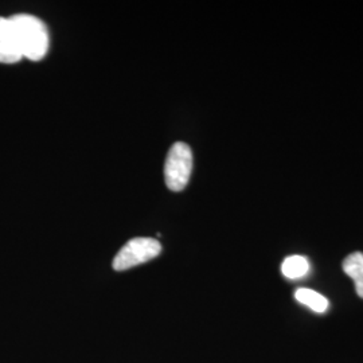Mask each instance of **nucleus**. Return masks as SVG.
<instances>
[{"mask_svg": "<svg viewBox=\"0 0 363 363\" xmlns=\"http://www.w3.org/2000/svg\"><path fill=\"white\" fill-rule=\"evenodd\" d=\"M19 50L23 58L40 61L49 52V31L46 25L34 15L16 13L10 16Z\"/></svg>", "mask_w": 363, "mask_h": 363, "instance_id": "f257e3e1", "label": "nucleus"}, {"mask_svg": "<svg viewBox=\"0 0 363 363\" xmlns=\"http://www.w3.org/2000/svg\"><path fill=\"white\" fill-rule=\"evenodd\" d=\"M193 171V151L186 143H175L164 164V181L171 191H182Z\"/></svg>", "mask_w": 363, "mask_h": 363, "instance_id": "f03ea898", "label": "nucleus"}, {"mask_svg": "<svg viewBox=\"0 0 363 363\" xmlns=\"http://www.w3.org/2000/svg\"><path fill=\"white\" fill-rule=\"evenodd\" d=\"M162 252V245L155 238L136 237L118 250L113 259L115 271H127L155 259Z\"/></svg>", "mask_w": 363, "mask_h": 363, "instance_id": "7ed1b4c3", "label": "nucleus"}, {"mask_svg": "<svg viewBox=\"0 0 363 363\" xmlns=\"http://www.w3.org/2000/svg\"><path fill=\"white\" fill-rule=\"evenodd\" d=\"M22 58L10 18L0 16V64H16Z\"/></svg>", "mask_w": 363, "mask_h": 363, "instance_id": "20e7f679", "label": "nucleus"}, {"mask_svg": "<svg viewBox=\"0 0 363 363\" xmlns=\"http://www.w3.org/2000/svg\"><path fill=\"white\" fill-rule=\"evenodd\" d=\"M343 271L354 280L355 291L363 298V253L354 252L343 261Z\"/></svg>", "mask_w": 363, "mask_h": 363, "instance_id": "39448f33", "label": "nucleus"}, {"mask_svg": "<svg viewBox=\"0 0 363 363\" xmlns=\"http://www.w3.org/2000/svg\"><path fill=\"white\" fill-rule=\"evenodd\" d=\"M295 298L298 300V303L307 306L308 308H311L312 311L318 312V313H323V312L328 310V300L318 294L316 291H312L308 288H300L295 294Z\"/></svg>", "mask_w": 363, "mask_h": 363, "instance_id": "423d86ee", "label": "nucleus"}, {"mask_svg": "<svg viewBox=\"0 0 363 363\" xmlns=\"http://www.w3.org/2000/svg\"><path fill=\"white\" fill-rule=\"evenodd\" d=\"M281 272L286 279L296 280L300 277H304L307 273L310 272V262L304 256H298V255L289 256L283 261Z\"/></svg>", "mask_w": 363, "mask_h": 363, "instance_id": "0eeeda50", "label": "nucleus"}]
</instances>
